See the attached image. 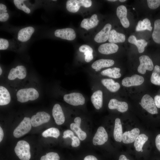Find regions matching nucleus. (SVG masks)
<instances>
[{
    "instance_id": "nucleus-19",
    "label": "nucleus",
    "mask_w": 160,
    "mask_h": 160,
    "mask_svg": "<svg viewBox=\"0 0 160 160\" xmlns=\"http://www.w3.org/2000/svg\"><path fill=\"white\" fill-rule=\"evenodd\" d=\"M118 49V45L114 43H110L101 45L99 47L98 51L102 54L108 55L116 52Z\"/></svg>"
},
{
    "instance_id": "nucleus-1",
    "label": "nucleus",
    "mask_w": 160,
    "mask_h": 160,
    "mask_svg": "<svg viewBox=\"0 0 160 160\" xmlns=\"http://www.w3.org/2000/svg\"><path fill=\"white\" fill-rule=\"evenodd\" d=\"M17 96L18 101L25 103L36 99L39 97V94L35 89L30 88L19 90L17 92Z\"/></svg>"
},
{
    "instance_id": "nucleus-15",
    "label": "nucleus",
    "mask_w": 160,
    "mask_h": 160,
    "mask_svg": "<svg viewBox=\"0 0 160 160\" xmlns=\"http://www.w3.org/2000/svg\"><path fill=\"white\" fill-rule=\"evenodd\" d=\"M74 121L75 123H72L70 124L71 129L76 134L80 140H84L86 138L87 134L80 128L81 119L79 117H76L75 118Z\"/></svg>"
},
{
    "instance_id": "nucleus-55",
    "label": "nucleus",
    "mask_w": 160,
    "mask_h": 160,
    "mask_svg": "<svg viewBox=\"0 0 160 160\" xmlns=\"http://www.w3.org/2000/svg\"><path fill=\"white\" fill-rule=\"evenodd\" d=\"M133 9H135V8H133Z\"/></svg>"
},
{
    "instance_id": "nucleus-29",
    "label": "nucleus",
    "mask_w": 160,
    "mask_h": 160,
    "mask_svg": "<svg viewBox=\"0 0 160 160\" xmlns=\"http://www.w3.org/2000/svg\"><path fill=\"white\" fill-rule=\"evenodd\" d=\"M148 139V137L145 134L139 135L135 140L134 145L136 150L138 152H143V146Z\"/></svg>"
},
{
    "instance_id": "nucleus-7",
    "label": "nucleus",
    "mask_w": 160,
    "mask_h": 160,
    "mask_svg": "<svg viewBox=\"0 0 160 160\" xmlns=\"http://www.w3.org/2000/svg\"><path fill=\"white\" fill-rule=\"evenodd\" d=\"M140 64L138 67L137 71L142 74L145 73L146 71H152L154 68L151 59L147 55H143L139 58Z\"/></svg>"
},
{
    "instance_id": "nucleus-9",
    "label": "nucleus",
    "mask_w": 160,
    "mask_h": 160,
    "mask_svg": "<svg viewBox=\"0 0 160 160\" xmlns=\"http://www.w3.org/2000/svg\"><path fill=\"white\" fill-rule=\"evenodd\" d=\"M108 138V134L104 128L100 127L93 138V143L95 145H102L107 141Z\"/></svg>"
},
{
    "instance_id": "nucleus-18",
    "label": "nucleus",
    "mask_w": 160,
    "mask_h": 160,
    "mask_svg": "<svg viewBox=\"0 0 160 160\" xmlns=\"http://www.w3.org/2000/svg\"><path fill=\"white\" fill-rule=\"evenodd\" d=\"M140 132L138 128H135L130 131L124 132L122 135V141L125 144L133 143L139 135Z\"/></svg>"
},
{
    "instance_id": "nucleus-24",
    "label": "nucleus",
    "mask_w": 160,
    "mask_h": 160,
    "mask_svg": "<svg viewBox=\"0 0 160 160\" xmlns=\"http://www.w3.org/2000/svg\"><path fill=\"white\" fill-rule=\"evenodd\" d=\"M128 41L137 47L138 52L140 53H142L144 51L145 47L147 45V42L145 40L141 39L137 40L136 37L133 35L129 36L128 39Z\"/></svg>"
},
{
    "instance_id": "nucleus-8",
    "label": "nucleus",
    "mask_w": 160,
    "mask_h": 160,
    "mask_svg": "<svg viewBox=\"0 0 160 160\" xmlns=\"http://www.w3.org/2000/svg\"><path fill=\"white\" fill-rule=\"evenodd\" d=\"M49 114L44 111L39 112L33 116L31 119L32 126L36 127L48 122L50 119Z\"/></svg>"
},
{
    "instance_id": "nucleus-21",
    "label": "nucleus",
    "mask_w": 160,
    "mask_h": 160,
    "mask_svg": "<svg viewBox=\"0 0 160 160\" xmlns=\"http://www.w3.org/2000/svg\"><path fill=\"white\" fill-rule=\"evenodd\" d=\"M99 21L97 15L95 14L92 15L90 18L84 19L81 22V26L88 30L96 26Z\"/></svg>"
},
{
    "instance_id": "nucleus-11",
    "label": "nucleus",
    "mask_w": 160,
    "mask_h": 160,
    "mask_svg": "<svg viewBox=\"0 0 160 160\" xmlns=\"http://www.w3.org/2000/svg\"><path fill=\"white\" fill-rule=\"evenodd\" d=\"M26 75V68L23 65H18L15 68H12L8 76V79L14 80L16 78L20 79L24 78Z\"/></svg>"
},
{
    "instance_id": "nucleus-5",
    "label": "nucleus",
    "mask_w": 160,
    "mask_h": 160,
    "mask_svg": "<svg viewBox=\"0 0 160 160\" xmlns=\"http://www.w3.org/2000/svg\"><path fill=\"white\" fill-rule=\"evenodd\" d=\"M139 104L142 107L151 114L158 113L157 109L153 99L149 95L145 94L142 97Z\"/></svg>"
},
{
    "instance_id": "nucleus-12",
    "label": "nucleus",
    "mask_w": 160,
    "mask_h": 160,
    "mask_svg": "<svg viewBox=\"0 0 160 160\" xmlns=\"http://www.w3.org/2000/svg\"><path fill=\"white\" fill-rule=\"evenodd\" d=\"M144 81V78L143 76L135 74L130 77L124 78L122 80V84L123 86L127 87L137 86L142 84Z\"/></svg>"
},
{
    "instance_id": "nucleus-35",
    "label": "nucleus",
    "mask_w": 160,
    "mask_h": 160,
    "mask_svg": "<svg viewBox=\"0 0 160 160\" xmlns=\"http://www.w3.org/2000/svg\"><path fill=\"white\" fill-rule=\"evenodd\" d=\"M25 1L23 0H14L13 2L15 6L18 9L23 10L26 13L29 14L30 13L31 11L23 3Z\"/></svg>"
},
{
    "instance_id": "nucleus-31",
    "label": "nucleus",
    "mask_w": 160,
    "mask_h": 160,
    "mask_svg": "<svg viewBox=\"0 0 160 160\" xmlns=\"http://www.w3.org/2000/svg\"><path fill=\"white\" fill-rule=\"evenodd\" d=\"M152 27L151 26L150 20L147 18L144 19L143 21H138L136 27V30L137 31L148 30L151 31Z\"/></svg>"
},
{
    "instance_id": "nucleus-49",
    "label": "nucleus",
    "mask_w": 160,
    "mask_h": 160,
    "mask_svg": "<svg viewBox=\"0 0 160 160\" xmlns=\"http://www.w3.org/2000/svg\"><path fill=\"white\" fill-rule=\"evenodd\" d=\"M119 160H129V159H127L126 157L124 155H121L119 159Z\"/></svg>"
},
{
    "instance_id": "nucleus-39",
    "label": "nucleus",
    "mask_w": 160,
    "mask_h": 160,
    "mask_svg": "<svg viewBox=\"0 0 160 160\" xmlns=\"http://www.w3.org/2000/svg\"><path fill=\"white\" fill-rule=\"evenodd\" d=\"M93 51H87L84 52V54L85 55V60L87 62H89L92 60L93 58Z\"/></svg>"
},
{
    "instance_id": "nucleus-53",
    "label": "nucleus",
    "mask_w": 160,
    "mask_h": 160,
    "mask_svg": "<svg viewBox=\"0 0 160 160\" xmlns=\"http://www.w3.org/2000/svg\"><path fill=\"white\" fill-rule=\"evenodd\" d=\"M108 1H116L117 0H108Z\"/></svg>"
},
{
    "instance_id": "nucleus-51",
    "label": "nucleus",
    "mask_w": 160,
    "mask_h": 160,
    "mask_svg": "<svg viewBox=\"0 0 160 160\" xmlns=\"http://www.w3.org/2000/svg\"><path fill=\"white\" fill-rule=\"evenodd\" d=\"M2 73V70L1 67H0V75H1Z\"/></svg>"
},
{
    "instance_id": "nucleus-14",
    "label": "nucleus",
    "mask_w": 160,
    "mask_h": 160,
    "mask_svg": "<svg viewBox=\"0 0 160 160\" xmlns=\"http://www.w3.org/2000/svg\"><path fill=\"white\" fill-rule=\"evenodd\" d=\"M116 13L120 20L122 25L125 28H128L129 26V22L127 18V10L125 6L121 5L117 8Z\"/></svg>"
},
{
    "instance_id": "nucleus-13",
    "label": "nucleus",
    "mask_w": 160,
    "mask_h": 160,
    "mask_svg": "<svg viewBox=\"0 0 160 160\" xmlns=\"http://www.w3.org/2000/svg\"><path fill=\"white\" fill-rule=\"evenodd\" d=\"M111 25L109 23L106 24L103 28L95 36L94 40L98 43H103L108 40L110 32L111 30Z\"/></svg>"
},
{
    "instance_id": "nucleus-10",
    "label": "nucleus",
    "mask_w": 160,
    "mask_h": 160,
    "mask_svg": "<svg viewBox=\"0 0 160 160\" xmlns=\"http://www.w3.org/2000/svg\"><path fill=\"white\" fill-rule=\"evenodd\" d=\"M54 34L57 37L68 40H73L76 37L75 31L70 28L57 29L55 31Z\"/></svg>"
},
{
    "instance_id": "nucleus-4",
    "label": "nucleus",
    "mask_w": 160,
    "mask_h": 160,
    "mask_svg": "<svg viewBox=\"0 0 160 160\" xmlns=\"http://www.w3.org/2000/svg\"><path fill=\"white\" fill-rule=\"evenodd\" d=\"M92 5L90 0H68L66 3V8L69 12L75 13L78 11L81 6L89 7Z\"/></svg>"
},
{
    "instance_id": "nucleus-42",
    "label": "nucleus",
    "mask_w": 160,
    "mask_h": 160,
    "mask_svg": "<svg viewBox=\"0 0 160 160\" xmlns=\"http://www.w3.org/2000/svg\"><path fill=\"white\" fill-rule=\"evenodd\" d=\"M63 134V137L64 138L69 137L71 139L74 136L73 132L69 130H67L65 131L64 132Z\"/></svg>"
},
{
    "instance_id": "nucleus-33",
    "label": "nucleus",
    "mask_w": 160,
    "mask_h": 160,
    "mask_svg": "<svg viewBox=\"0 0 160 160\" xmlns=\"http://www.w3.org/2000/svg\"><path fill=\"white\" fill-rule=\"evenodd\" d=\"M151 80L153 84L160 85V66L156 65L155 66L151 76Z\"/></svg>"
},
{
    "instance_id": "nucleus-48",
    "label": "nucleus",
    "mask_w": 160,
    "mask_h": 160,
    "mask_svg": "<svg viewBox=\"0 0 160 160\" xmlns=\"http://www.w3.org/2000/svg\"><path fill=\"white\" fill-rule=\"evenodd\" d=\"M7 7L6 5L2 4H0V10H6Z\"/></svg>"
},
{
    "instance_id": "nucleus-22",
    "label": "nucleus",
    "mask_w": 160,
    "mask_h": 160,
    "mask_svg": "<svg viewBox=\"0 0 160 160\" xmlns=\"http://www.w3.org/2000/svg\"><path fill=\"white\" fill-rule=\"evenodd\" d=\"M114 63V62L113 60L102 59L94 62L92 65L91 66L92 68L95 70V71H100L103 68L112 66Z\"/></svg>"
},
{
    "instance_id": "nucleus-50",
    "label": "nucleus",
    "mask_w": 160,
    "mask_h": 160,
    "mask_svg": "<svg viewBox=\"0 0 160 160\" xmlns=\"http://www.w3.org/2000/svg\"><path fill=\"white\" fill-rule=\"evenodd\" d=\"M7 12V10H0V13H6Z\"/></svg>"
},
{
    "instance_id": "nucleus-3",
    "label": "nucleus",
    "mask_w": 160,
    "mask_h": 160,
    "mask_svg": "<svg viewBox=\"0 0 160 160\" xmlns=\"http://www.w3.org/2000/svg\"><path fill=\"white\" fill-rule=\"evenodd\" d=\"M31 119L25 117L14 130L13 135L16 138H19L27 133L31 129Z\"/></svg>"
},
{
    "instance_id": "nucleus-36",
    "label": "nucleus",
    "mask_w": 160,
    "mask_h": 160,
    "mask_svg": "<svg viewBox=\"0 0 160 160\" xmlns=\"http://www.w3.org/2000/svg\"><path fill=\"white\" fill-rule=\"evenodd\" d=\"M60 159L57 153L50 152L41 156L40 160H60Z\"/></svg>"
},
{
    "instance_id": "nucleus-16",
    "label": "nucleus",
    "mask_w": 160,
    "mask_h": 160,
    "mask_svg": "<svg viewBox=\"0 0 160 160\" xmlns=\"http://www.w3.org/2000/svg\"><path fill=\"white\" fill-rule=\"evenodd\" d=\"M52 114L57 124L60 125L64 123L65 121L64 115L59 104H56L54 105L52 109Z\"/></svg>"
},
{
    "instance_id": "nucleus-30",
    "label": "nucleus",
    "mask_w": 160,
    "mask_h": 160,
    "mask_svg": "<svg viewBox=\"0 0 160 160\" xmlns=\"http://www.w3.org/2000/svg\"><path fill=\"white\" fill-rule=\"evenodd\" d=\"M120 71V69L119 68L114 67L112 68H108L103 71L101 72V74L111 78L117 79L120 77L121 76Z\"/></svg>"
},
{
    "instance_id": "nucleus-20",
    "label": "nucleus",
    "mask_w": 160,
    "mask_h": 160,
    "mask_svg": "<svg viewBox=\"0 0 160 160\" xmlns=\"http://www.w3.org/2000/svg\"><path fill=\"white\" fill-rule=\"evenodd\" d=\"M34 31V29L32 27L29 26L20 29L17 35V39L22 42H25L30 38Z\"/></svg>"
},
{
    "instance_id": "nucleus-26",
    "label": "nucleus",
    "mask_w": 160,
    "mask_h": 160,
    "mask_svg": "<svg viewBox=\"0 0 160 160\" xmlns=\"http://www.w3.org/2000/svg\"><path fill=\"white\" fill-rule=\"evenodd\" d=\"M102 84L110 91L115 92L118 91L120 88L119 84L115 82L112 79H105L101 81Z\"/></svg>"
},
{
    "instance_id": "nucleus-54",
    "label": "nucleus",
    "mask_w": 160,
    "mask_h": 160,
    "mask_svg": "<svg viewBox=\"0 0 160 160\" xmlns=\"http://www.w3.org/2000/svg\"><path fill=\"white\" fill-rule=\"evenodd\" d=\"M52 1H56L57 0H53Z\"/></svg>"
},
{
    "instance_id": "nucleus-46",
    "label": "nucleus",
    "mask_w": 160,
    "mask_h": 160,
    "mask_svg": "<svg viewBox=\"0 0 160 160\" xmlns=\"http://www.w3.org/2000/svg\"><path fill=\"white\" fill-rule=\"evenodd\" d=\"M84 160H98L97 158L94 156L89 155L86 156Z\"/></svg>"
},
{
    "instance_id": "nucleus-25",
    "label": "nucleus",
    "mask_w": 160,
    "mask_h": 160,
    "mask_svg": "<svg viewBox=\"0 0 160 160\" xmlns=\"http://www.w3.org/2000/svg\"><path fill=\"white\" fill-rule=\"evenodd\" d=\"M125 40V35L122 33L117 32L115 30H111L108 39L110 43H115L124 42Z\"/></svg>"
},
{
    "instance_id": "nucleus-27",
    "label": "nucleus",
    "mask_w": 160,
    "mask_h": 160,
    "mask_svg": "<svg viewBox=\"0 0 160 160\" xmlns=\"http://www.w3.org/2000/svg\"><path fill=\"white\" fill-rule=\"evenodd\" d=\"M122 129L120 119L119 118L116 119L113 131V136L115 140L120 142L122 141Z\"/></svg>"
},
{
    "instance_id": "nucleus-52",
    "label": "nucleus",
    "mask_w": 160,
    "mask_h": 160,
    "mask_svg": "<svg viewBox=\"0 0 160 160\" xmlns=\"http://www.w3.org/2000/svg\"><path fill=\"white\" fill-rule=\"evenodd\" d=\"M120 2H124V1H125L126 0H119Z\"/></svg>"
},
{
    "instance_id": "nucleus-17",
    "label": "nucleus",
    "mask_w": 160,
    "mask_h": 160,
    "mask_svg": "<svg viewBox=\"0 0 160 160\" xmlns=\"http://www.w3.org/2000/svg\"><path fill=\"white\" fill-rule=\"evenodd\" d=\"M108 107L110 109H116L121 113L126 111L128 109V105L127 103L119 101L115 99H112L110 100Z\"/></svg>"
},
{
    "instance_id": "nucleus-23",
    "label": "nucleus",
    "mask_w": 160,
    "mask_h": 160,
    "mask_svg": "<svg viewBox=\"0 0 160 160\" xmlns=\"http://www.w3.org/2000/svg\"><path fill=\"white\" fill-rule=\"evenodd\" d=\"M91 102L95 108L99 110L101 108L103 103V93L100 90L94 92L91 97Z\"/></svg>"
},
{
    "instance_id": "nucleus-32",
    "label": "nucleus",
    "mask_w": 160,
    "mask_h": 160,
    "mask_svg": "<svg viewBox=\"0 0 160 160\" xmlns=\"http://www.w3.org/2000/svg\"><path fill=\"white\" fill-rule=\"evenodd\" d=\"M152 37L155 42L160 44V19H157L154 22Z\"/></svg>"
},
{
    "instance_id": "nucleus-45",
    "label": "nucleus",
    "mask_w": 160,
    "mask_h": 160,
    "mask_svg": "<svg viewBox=\"0 0 160 160\" xmlns=\"http://www.w3.org/2000/svg\"><path fill=\"white\" fill-rule=\"evenodd\" d=\"M155 144L157 148L160 151V134L158 135L156 138Z\"/></svg>"
},
{
    "instance_id": "nucleus-37",
    "label": "nucleus",
    "mask_w": 160,
    "mask_h": 160,
    "mask_svg": "<svg viewBox=\"0 0 160 160\" xmlns=\"http://www.w3.org/2000/svg\"><path fill=\"white\" fill-rule=\"evenodd\" d=\"M148 7L152 9H155L160 6V0H147Z\"/></svg>"
},
{
    "instance_id": "nucleus-34",
    "label": "nucleus",
    "mask_w": 160,
    "mask_h": 160,
    "mask_svg": "<svg viewBox=\"0 0 160 160\" xmlns=\"http://www.w3.org/2000/svg\"><path fill=\"white\" fill-rule=\"evenodd\" d=\"M59 130L57 128L52 127L44 131L42 134V136L45 137H48L57 138L60 135Z\"/></svg>"
},
{
    "instance_id": "nucleus-2",
    "label": "nucleus",
    "mask_w": 160,
    "mask_h": 160,
    "mask_svg": "<svg viewBox=\"0 0 160 160\" xmlns=\"http://www.w3.org/2000/svg\"><path fill=\"white\" fill-rule=\"evenodd\" d=\"M15 151L21 160H29L31 157L30 146L26 141L22 140L18 141L15 148Z\"/></svg>"
},
{
    "instance_id": "nucleus-41",
    "label": "nucleus",
    "mask_w": 160,
    "mask_h": 160,
    "mask_svg": "<svg viewBox=\"0 0 160 160\" xmlns=\"http://www.w3.org/2000/svg\"><path fill=\"white\" fill-rule=\"evenodd\" d=\"M79 50L80 52L83 53L87 51H93V49L91 47L86 44H84L81 46L79 48Z\"/></svg>"
},
{
    "instance_id": "nucleus-38",
    "label": "nucleus",
    "mask_w": 160,
    "mask_h": 160,
    "mask_svg": "<svg viewBox=\"0 0 160 160\" xmlns=\"http://www.w3.org/2000/svg\"><path fill=\"white\" fill-rule=\"evenodd\" d=\"M9 43L8 41L5 39H0V49L5 50L8 47Z\"/></svg>"
},
{
    "instance_id": "nucleus-40",
    "label": "nucleus",
    "mask_w": 160,
    "mask_h": 160,
    "mask_svg": "<svg viewBox=\"0 0 160 160\" xmlns=\"http://www.w3.org/2000/svg\"><path fill=\"white\" fill-rule=\"evenodd\" d=\"M71 139L72 140L71 145L72 147H77L80 145V141L79 138L74 136L71 138Z\"/></svg>"
},
{
    "instance_id": "nucleus-43",
    "label": "nucleus",
    "mask_w": 160,
    "mask_h": 160,
    "mask_svg": "<svg viewBox=\"0 0 160 160\" xmlns=\"http://www.w3.org/2000/svg\"><path fill=\"white\" fill-rule=\"evenodd\" d=\"M9 18V15L7 13H0V21L4 22L7 21Z\"/></svg>"
},
{
    "instance_id": "nucleus-44",
    "label": "nucleus",
    "mask_w": 160,
    "mask_h": 160,
    "mask_svg": "<svg viewBox=\"0 0 160 160\" xmlns=\"http://www.w3.org/2000/svg\"><path fill=\"white\" fill-rule=\"evenodd\" d=\"M154 100L156 107L160 108V95H156L154 97Z\"/></svg>"
},
{
    "instance_id": "nucleus-28",
    "label": "nucleus",
    "mask_w": 160,
    "mask_h": 160,
    "mask_svg": "<svg viewBox=\"0 0 160 160\" xmlns=\"http://www.w3.org/2000/svg\"><path fill=\"white\" fill-rule=\"evenodd\" d=\"M11 97L8 90L5 87H0V105L8 104L10 101Z\"/></svg>"
},
{
    "instance_id": "nucleus-47",
    "label": "nucleus",
    "mask_w": 160,
    "mask_h": 160,
    "mask_svg": "<svg viewBox=\"0 0 160 160\" xmlns=\"http://www.w3.org/2000/svg\"><path fill=\"white\" fill-rule=\"evenodd\" d=\"M4 137L3 130L1 127H0V142L2 140Z\"/></svg>"
},
{
    "instance_id": "nucleus-6",
    "label": "nucleus",
    "mask_w": 160,
    "mask_h": 160,
    "mask_svg": "<svg viewBox=\"0 0 160 160\" xmlns=\"http://www.w3.org/2000/svg\"><path fill=\"white\" fill-rule=\"evenodd\" d=\"M64 100L68 103L73 106L82 105L85 103V99L82 94L78 92H73L65 95Z\"/></svg>"
}]
</instances>
